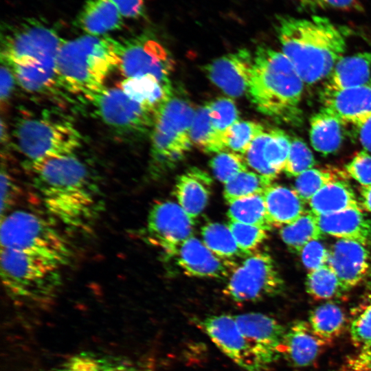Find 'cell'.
<instances>
[{
    "instance_id": "obj_54",
    "label": "cell",
    "mask_w": 371,
    "mask_h": 371,
    "mask_svg": "<svg viewBox=\"0 0 371 371\" xmlns=\"http://www.w3.org/2000/svg\"><path fill=\"white\" fill-rule=\"evenodd\" d=\"M360 196L362 206L371 214V186H361Z\"/></svg>"
},
{
    "instance_id": "obj_40",
    "label": "cell",
    "mask_w": 371,
    "mask_h": 371,
    "mask_svg": "<svg viewBox=\"0 0 371 371\" xmlns=\"http://www.w3.org/2000/svg\"><path fill=\"white\" fill-rule=\"evenodd\" d=\"M213 127L225 142L228 129L238 119V112L234 102L229 98H221L209 102Z\"/></svg>"
},
{
    "instance_id": "obj_14",
    "label": "cell",
    "mask_w": 371,
    "mask_h": 371,
    "mask_svg": "<svg viewBox=\"0 0 371 371\" xmlns=\"http://www.w3.org/2000/svg\"><path fill=\"white\" fill-rule=\"evenodd\" d=\"M199 326L217 348L246 371H264L234 315L221 314L198 321Z\"/></svg>"
},
{
    "instance_id": "obj_10",
    "label": "cell",
    "mask_w": 371,
    "mask_h": 371,
    "mask_svg": "<svg viewBox=\"0 0 371 371\" xmlns=\"http://www.w3.org/2000/svg\"><path fill=\"white\" fill-rule=\"evenodd\" d=\"M283 286L271 256L253 252L229 276L225 294L236 302H256L278 293Z\"/></svg>"
},
{
    "instance_id": "obj_23",
    "label": "cell",
    "mask_w": 371,
    "mask_h": 371,
    "mask_svg": "<svg viewBox=\"0 0 371 371\" xmlns=\"http://www.w3.org/2000/svg\"><path fill=\"white\" fill-rule=\"evenodd\" d=\"M324 345L308 322L297 321L286 330L282 355L294 366L306 367L316 360Z\"/></svg>"
},
{
    "instance_id": "obj_8",
    "label": "cell",
    "mask_w": 371,
    "mask_h": 371,
    "mask_svg": "<svg viewBox=\"0 0 371 371\" xmlns=\"http://www.w3.org/2000/svg\"><path fill=\"white\" fill-rule=\"evenodd\" d=\"M195 112L190 102L173 95L158 109L151 134L153 166L170 168L190 149V129Z\"/></svg>"
},
{
    "instance_id": "obj_19",
    "label": "cell",
    "mask_w": 371,
    "mask_h": 371,
    "mask_svg": "<svg viewBox=\"0 0 371 371\" xmlns=\"http://www.w3.org/2000/svg\"><path fill=\"white\" fill-rule=\"evenodd\" d=\"M327 265L347 291L366 276L369 269V253L366 245L359 242L339 239L328 250Z\"/></svg>"
},
{
    "instance_id": "obj_16",
    "label": "cell",
    "mask_w": 371,
    "mask_h": 371,
    "mask_svg": "<svg viewBox=\"0 0 371 371\" xmlns=\"http://www.w3.org/2000/svg\"><path fill=\"white\" fill-rule=\"evenodd\" d=\"M291 139L279 128L264 131L256 137L245 154L247 165L258 174L275 179L284 170Z\"/></svg>"
},
{
    "instance_id": "obj_12",
    "label": "cell",
    "mask_w": 371,
    "mask_h": 371,
    "mask_svg": "<svg viewBox=\"0 0 371 371\" xmlns=\"http://www.w3.org/2000/svg\"><path fill=\"white\" fill-rule=\"evenodd\" d=\"M126 78L150 74L169 82L174 60L167 49L154 36L142 34L121 42L117 66Z\"/></svg>"
},
{
    "instance_id": "obj_51",
    "label": "cell",
    "mask_w": 371,
    "mask_h": 371,
    "mask_svg": "<svg viewBox=\"0 0 371 371\" xmlns=\"http://www.w3.org/2000/svg\"><path fill=\"white\" fill-rule=\"evenodd\" d=\"M124 17L137 19L145 14L144 0H111Z\"/></svg>"
},
{
    "instance_id": "obj_56",
    "label": "cell",
    "mask_w": 371,
    "mask_h": 371,
    "mask_svg": "<svg viewBox=\"0 0 371 371\" xmlns=\"http://www.w3.org/2000/svg\"><path fill=\"white\" fill-rule=\"evenodd\" d=\"M370 359H371V348L368 350H364L363 352Z\"/></svg>"
},
{
    "instance_id": "obj_32",
    "label": "cell",
    "mask_w": 371,
    "mask_h": 371,
    "mask_svg": "<svg viewBox=\"0 0 371 371\" xmlns=\"http://www.w3.org/2000/svg\"><path fill=\"white\" fill-rule=\"evenodd\" d=\"M282 240L293 252L300 254L304 246L312 240L323 238L317 216L311 210L305 211L296 221L280 229Z\"/></svg>"
},
{
    "instance_id": "obj_29",
    "label": "cell",
    "mask_w": 371,
    "mask_h": 371,
    "mask_svg": "<svg viewBox=\"0 0 371 371\" xmlns=\"http://www.w3.org/2000/svg\"><path fill=\"white\" fill-rule=\"evenodd\" d=\"M308 203L310 210L316 216L360 207L354 191L345 179L328 183L319 190Z\"/></svg>"
},
{
    "instance_id": "obj_44",
    "label": "cell",
    "mask_w": 371,
    "mask_h": 371,
    "mask_svg": "<svg viewBox=\"0 0 371 371\" xmlns=\"http://www.w3.org/2000/svg\"><path fill=\"white\" fill-rule=\"evenodd\" d=\"M105 363L93 354L82 352L69 357L51 371H102Z\"/></svg>"
},
{
    "instance_id": "obj_26",
    "label": "cell",
    "mask_w": 371,
    "mask_h": 371,
    "mask_svg": "<svg viewBox=\"0 0 371 371\" xmlns=\"http://www.w3.org/2000/svg\"><path fill=\"white\" fill-rule=\"evenodd\" d=\"M371 77V52H363L341 58L328 76L324 88L342 90L361 85Z\"/></svg>"
},
{
    "instance_id": "obj_17",
    "label": "cell",
    "mask_w": 371,
    "mask_h": 371,
    "mask_svg": "<svg viewBox=\"0 0 371 371\" xmlns=\"http://www.w3.org/2000/svg\"><path fill=\"white\" fill-rule=\"evenodd\" d=\"M254 58L246 49L226 54L205 67L210 80L224 93L232 97H240L249 88Z\"/></svg>"
},
{
    "instance_id": "obj_34",
    "label": "cell",
    "mask_w": 371,
    "mask_h": 371,
    "mask_svg": "<svg viewBox=\"0 0 371 371\" xmlns=\"http://www.w3.org/2000/svg\"><path fill=\"white\" fill-rule=\"evenodd\" d=\"M192 144L204 153H221L227 149L226 142L215 131L208 103L195 112L190 129Z\"/></svg>"
},
{
    "instance_id": "obj_6",
    "label": "cell",
    "mask_w": 371,
    "mask_h": 371,
    "mask_svg": "<svg viewBox=\"0 0 371 371\" xmlns=\"http://www.w3.org/2000/svg\"><path fill=\"white\" fill-rule=\"evenodd\" d=\"M1 248L42 257L62 267L70 260L66 238L45 218L31 211H10L1 217Z\"/></svg>"
},
{
    "instance_id": "obj_31",
    "label": "cell",
    "mask_w": 371,
    "mask_h": 371,
    "mask_svg": "<svg viewBox=\"0 0 371 371\" xmlns=\"http://www.w3.org/2000/svg\"><path fill=\"white\" fill-rule=\"evenodd\" d=\"M204 244L219 258L234 262L238 258L249 256L238 245L228 225L219 223H208L201 232Z\"/></svg>"
},
{
    "instance_id": "obj_1",
    "label": "cell",
    "mask_w": 371,
    "mask_h": 371,
    "mask_svg": "<svg viewBox=\"0 0 371 371\" xmlns=\"http://www.w3.org/2000/svg\"><path fill=\"white\" fill-rule=\"evenodd\" d=\"M26 166L52 217L71 232L91 229L103 211L104 200L82 161L73 153L29 161Z\"/></svg>"
},
{
    "instance_id": "obj_55",
    "label": "cell",
    "mask_w": 371,
    "mask_h": 371,
    "mask_svg": "<svg viewBox=\"0 0 371 371\" xmlns=\"http://www.w3.org/2000/svg\"><path fill=\"white\" fill-rule=\"evenodd\" d=\"M1 144L2 147L4 146H8L9 142V134L8 131V128L5 122L3 121V118L1 120Z\"/></svg>"
},
{
    "instance_id": "obj_38",
    "label": "cell",
    "mask_w": 371,
    "mask_h": 371,
    "mask_svg": "<svg viewBox=\"0 0 371 371\" xmlns=\"http://www.w3.org/2000/svg\"><path fill=\"white\" fill-rule=\"evenodd\" d=\"M264 131V126L260 123L253 121H238L227 132V148L232 152L245 155L254 139Z\"/></svg>"
},
{
    "instance_id": "obj_53",
    "label": "cell",
    "mask_w": 371,
    "mask_h": 371,
    "mask_svg": "<svg viewBox=\"0 0 371 371\" xmlns=\"http://www.w3.org/2000/svg\"><path fill=\"white\" fill-rule=\"evenodd\" d=\"M371 359L363 353L357 359L353 360L342 371H371Z\"/></svg>"
},
{
    "instance_id": "obj_46",
    "label": "cell",
    "mask_w": 371,
    "mask_h": 371,
    "mask_svg": "<svg viewBox=\"0 0 371 371\" xmlns=\"http://www.w3.org/2000/svg\"><path fill=\"white\" fill-rule=\"evenodd\" d=\"M19 187L4 161L1 166V217L10 212L15 202Z\"/></svg>"
},
{
    "instance_id": "obj_30",
    "label": "cell",
    "mask_w": 371,
    "mask_h": 371,
    "mask_svg": "<svg viewBox=\"0 0 371 371\" xmlns=\"http://www.w3.org/2000/svg\"><path fill=\"white\" fill-rule=\"evenodd\" d=\"M309 326L315 335L325 344H330L344 331L346 315L343 309L333 302L314 308L309 315Z\"/></svg>"
},
{
    "instance_id": "obj_15",
    "label": "cell",
    "mask_w": 371,
    "mask_h": 371,
    "mask_svg": "<svg viewBox=\"0 0 371 371\" xmlns=\"http://www.w3.org/2000/svg\"><path fill=\"white\" fill-rule=\"evenodd\" d=\"M234 317L265 370L283 354L286 328L273 317L260 313H247Z\"/></svg>"
},
{
    "instance_id": "obj_28",
    "label": "cell",
    "mask_w": 371,
    "mask_h": 371,
    "mask_svg": "<svg viewBox=\"0 0 371 371\" xmlns=\"http://www.w3.org/2000/svg\"><path fill=\"white\" fill-rule=\"evenodd\" d=\"M120 88L132 100L157 111L172 95L170 82L150 74L126 78Z\"/></svg>"
},
{
    "instance_id": "obj_3",
    "label": "cell",
    "mask_w": 371,
    "mask_h": 371,
    "mask_svg": "<svg viewBox=\"0 0 371 371\" xmlns=\"http://www.w3.org/2000/svg\"><path fill=\"white\" fill-rule=\"evenodd\" d=\"M304 84L282 52L265 46L258 47L247 91L258 111L280 122L300 124Z\"/></svg>"
},
{
    "instance_id": "obj_39",
    "label": "cell",
    "mask_w": 371,
    "mask_h": 371,
    "mask_svg": "<svg viewBox=\"0 0 371 371\" xmlns=\"http://www.w3.org/2000/svg\"><path fill=\"white\" fill-rule=\"evenodd\" d=\"M210 166L215 177L227 183L239 173L247 170V164L242 155L222 151L210 161Z\"/></svg>"
},
{
    "instance_id": "obj_35",
    "label": "cell",
    "mask_w": 371,
    "mask_h": 371,
    "mask_svg": "<svg viewBox=\"0 0 371 371\" xmlns=\"http://www.w3.org/2000/svg\"><path fill=\"white\" fill-rule=\"evenodd\" d=\"M274 179L248 170L225 184L223 195L227 203L255 194H263Z\"/></svg>"
},
{
    "instance_id": "obj_27",
    "label": "cell",
    "mask_w": 371,
    "mask_h": 371,
    "mask_svg": "<svg viewBox=\"0 0 371 371\" xmlns=\"http://www.w3.org/2000/svg\"><path fill=\"white\" fill-rule=\"evenodd\" d=\"M344 122L323 106L310 119V139L314 149L328 155L336 152L344 139Z\"/></svg>"
},
{
    "instance_id": "obj_25",
    "label": "cell",
    "mask_w": 371,
    "mask_h": 371,
    "mask_svg": "<svg viewBox=\"0 0 371 371\" xmlns=\"http://www.w3.org/2000/svg\"><path fill=\"white\" fill-rule=\"evenodd\" d=\"M263 196L273 226L282 227L291 224L306 211L305 203L297 192L287 187L272 184Z\"/></svg>"
},
{
    "instance_id": "obj_20",
    "label": "cell",
    "mask_w": 371,
    "mask_h": 371,
    "mask_svg": "<svg viewBox=\"0 0 371 371\" xmlns=\"http://www.w3.org/2000/svg\"><path fill=\"white\" fill-rule=\"evenodd\" d=\"M321 101L344 123L358 126L371 115V77L366 83L346 89L324 88Z\"/></svg>"
},
{
    "instance_id": "obj_4",
    "label": "cell",
    "mask_w": 371,
    "mask_h": 371,
    "mask_svg": "<svg viewBox=\"0 0 371 371\" xmlns=\"http://www.w3.org/2000/svg\"><path fill=\"white\" fill-rule=\"evenodd\" d=\"M120 49L121 42L107 36L87 34L64 41L56 60L60 85L90 100L117 67Z\"/></svg>"
},
{
    "instance_id": "obj_7",
    "label": "cell",
    "mask_w": 371,
    "mask_h": 371,
    "mask_svg": "<svg viewBox=\"0 0 371 371\" xmlns=\"http://www.w3.org/2000/svg\"><path fill=\"white\" fill-rule=\"evenodd\" d=\"M63 42L56 30L44 20L27 18L5 23L1 31V60L10 66L56 68Z\"/></svg>"
},
{
    "instance_id": "obj_52",
    "label": "cell",
    "mask_w": 371,
    "mask_h": 371,
    "mask_svg": "<svg viewBox=\"0 0 371 371\" xmlns=\"http://www.w3.org/2000/svg\"><path fill=\"white\" fill-rule=\"evenodd\" d=\"M357 126L361 146L364 150L371 153V115Z\"/></svg>"
},
{
    "instance_id": "obj_2",
    "label": "cell",
    "mask_w": 371,
    "mask_h": 371,
    "mask_svg": "<svg viewBox=\"0 0 371 371\" xmlns=\"http://www.w3.org/2000/svg\"><path fill=\"white\" fill-rule=\"evenodd\" d=\"M276 30L282 53L306 84L328 76L346 49L345 31L325 16H280Z\"/></svg>"
},
{
    "instance_id": "obj_37",
    "label": "cell",
    "mask_w": 371,
    "mask_h": 371,
    "mask_svg": "<svg viewBox=\"0 0 371 371\" xmlns=\"http://www.w3.org/2000/svg\"><path fill=\"white\" fill-rule=\"evenodd\" d=\"M337 168H311L297 177L295 190L304 203L330 182L345 179V174Z\"/></svg>"
},
{
    "instance_id": "obj_45",
    "label": "cell",
    "mask_w": 371,
    "mask_h": 371,
    "mask_svg": "<svg viewBox=\"0 0 371 371\" xmlns=\"http://www.w3.org/2000/svg\"><path fill=\"white\" fill-rule=\"evenodd\" d=\"M345 169L346 175L361 186H371V153L364 150L357 153Z\"/></svg>"
},
{
    "instance_id": "obj_22",
    "label": "cell",
    "mask_w": 371,
    "mask_h": 371,
    "mask_svg": "<svg viewBox=\"0 0 371 371\" xmlns=\"http://www.w3.org/2000/svg\"><path fill=\"white\" fill-rule=\"evenodd\" d=\"M212 180L204 170L191 168L179 176L175 187L178 204L192 219L205 208L211 193Z\"/></svg>"
},
{
    "instance_id": "obj_43",
    "label": "cell",
    "mask_w": 371,
    "mask_h": 371,
    "mask_svg": "<svg viewBox=\"0 0 371 371\" xmlns=\"http://www.w3.org/2000/svg\"><path fill=\"white\" fill-rule=\"evenodd\" d=\"M227 225L238 247L247 253L254 252L268 237L267 230L259 227L231 221Z\"/></svg>"
},
{
    "instance_id": "obj_33",
    "label": "cell",
    "mask_w": 371,
    "mask_h": 371,
    "mask_svg": "<svg viewBox=\"0 0 371 371\" xmlns=\"http://www.w3.org/2000/svg\"><path fill=\"white\" fill-rule=\"evenodd\" d=\"M227 215L231 221L261 227L267 231L273 226L267 213L263 194L242 198L229 203Z\"/></svg>"
},
{
    "instance_id": "obj_36",
    "label": "cell",
    "mask_w": 371,
    "mask_h": 371,
    "mask_svg": "<svg viewBox=\"0 0 371 371\" xmlns=\"http://www.w3.org/2000/svg\"><path fill=\"white\" fill-rule=\"evenodd\" d=\"M306 290L316 300L331 299L346 292L336 273L328 265L309 271L306 279Z\"/></svg>"
},
{
    "instance_id": "obj_9",
    "label": "cell",
    "mask_w": 371,
    "mask_h": 371,
    "mask_svg": "<svg viewBox=\"0 0 371 371\" xmlns=\"http://www.w3.org/2000/svg\"><path fill=\"white\" fill-rule=\"evenodd\" d=\"M14 133L16 146L27 162L73 154L82 139L71 122L45 115L21 117Z\"/></svg>"
},
{
    "instance_id": "obj_24",
    "label": "cell",
    "mask_w": 371,
    "mask_h": 371,
    "mask_svg": "<svg viewBox=\"0 0 371 371\" xmlns=\"http://www.w3.org/2000/svg\"><path fill=\"white\" fill-rule=\"evenodd\" d=\"M123 16L111 0H87L78 14L75 25L91 36H104L120 29Z\"/></svg>"
},
{
    "instance_id": "obj_41",
    "label": "cell",
    "mask_w": 371,
    "mask_h": 371,
    "mask_svg": "<svg viewBox=\"0 0 371 371\" xmlns=\"http://www.w3.org/2000/svg\"><path fill=\"white\" fill-rule=\"evenodd\" d=\"M315 164L314 156L306 144L298 137L291 140L289 154L284 168L289 177H297Z\"/></svg>"
},
{
    "instance_id": "obj_49",
    "label": "cell",
    "mask_w": 371,
    "mask_h": 371,
    "mask_svg": "<svg viewBox=\"0 0 371 371\" xmlns=\"http://www.w3.org/2000/svg\"><path fill=\"white\" fill-rule=\"evenodd\" d=\"M306 6L330 8L344 11H360L362 5L358 0H299Z\"/></svg>"
},
{
    "instance_id": "obj_13",
    "label": "cell",
    "mask_w": 371,
    "mask_h": 371,
    "mask_svg": "<svg viewBox=\"0 0 371 371\" xmlns=\"http://www.w3.org/2000/svg\"><path fill=\"white\" fill-rule=\"evenodd\" d=\"M194 221L177 203L164 201L157 202L150 209L146 229L148 236L155 245L170 255L192 236Z\"/></svg>"
},
{
    "instance_id": "obj_11",
    "label": "cell",
    "mask_w": 371,
    "mask_h": 371,
    "mask_svg": "<svg viewBox=\"0 0 371 371\" xmlns=\"http://www.w3.org/2000/svg\"><path fill=\"white\" fill-rule=\"evenodd\" d=\"M102 122L115 131L130 135L153 129L157 111L130 98L120 87H104L89 100Z\"/></svg>"
},
{
    "instance_id": "obj_47",
    "label": "cell",
    "mask_w": 371,
    "mask_h": 371,
    "mask_svg": "<svg viewBox=\"0 0 371 371\" xmlns=\"http://www.w3.org/2000/svg\"><path fill=\"white\" fill-rule=\"evenodd\" d=\"M300 254L304 265L309 271L327 265L328 250L319 240H312L306 244Z\"/></svg>"
},
{
    "instance_id": "obj_5",
    "label": "cell",
    "mask_w": 371,
    "mask_h": 371,
    "mask_svg": "<svg viewBox=\"0 0 371 371\" xmlns=\"http://www.w3.org/2000/svg\"><path fill=\"white\" fill-rule=\"evenodd\" d=\"M62 266L48 259L1 248V278L13 300L43 305L50 302L62 284Z\"/></svg>"
},
{
    "instance_id": "obj_50",
    "label": "cell",
    "mask_w": 371,
    "mask_h": 371,
    "mask_svg": "<svg viewBox=\"0 0 371 371\" xmlns=\"http://www.w3.org/2000/svg\"><path fill=\"white\" fill-rule=\"evenodd\" d=\"M102 371H155L152 360L137 362H106Z\"/></svg>"
},
{
    "instance_id": "obj_42",
    "label": "cell",
    "mask_w": 371,
    "mask_h": 371,
    "mask_svg": "<svg viewBox=\"0 0 371 371\" xmlns=\"http://www.w3.org/2000/svg\"><path fill=\"white\" fill-rule=\"evenodd\" d=\"M349 331L354 344L364 350L371 348V298L357 309Z\"/></svg>"
},
{
    "instance_id": "obj_18",
    "label": "cell",
    "mask_w": 371,
    "mask_h": 371,
    "mask_svg": "<svg viewBox=\"0 0 371 371\" xmlns=\"http://www.w3.org/2000/svg\"><path fill=\"white\" fill-rule=\"evenodd\" d=\"M175 255L183 271L194 277L224 279L238 265L235 262L219 258L193 236L180 245Z\"/></svg>"
},
{
    "instance_id": "obj_21",
    "label": "cell",
    "mask_w": 371,
    "mask_h": 371,
    "mask_svg": "<svg viewBox=\"0 0 371 371\" xmlns=\"http://www.w3.org/2000/svg\"><path fill=\"white\" fill-rule=\"evenodd\" d=\"M317 218L324 234L355 240L366 246L371 243V221L360 207L317 216Z\"/></svg>"
},
{
    "instance_id": "obj_48",
    "label": "cell",
    "mask_w": 371,
    "mask_h": 371,
    "mask_svg": "<svg viewBox=\"0 0 371 371\" xmlns=\"http://www.w3.org/2000/svg\"><path fill=\"white\" fill-rule=\"evenodd\" d=\"M0 79L1 104L5 106L12 95L17 82L11 67L2 60H1Z\"/></svg>"
}]
</instances>
